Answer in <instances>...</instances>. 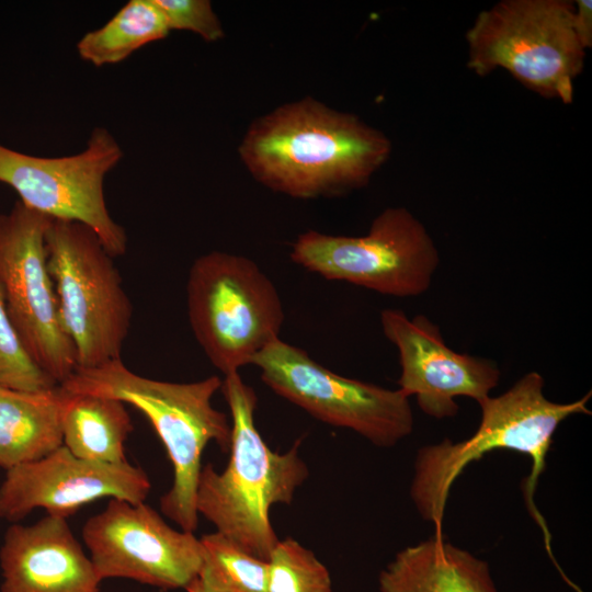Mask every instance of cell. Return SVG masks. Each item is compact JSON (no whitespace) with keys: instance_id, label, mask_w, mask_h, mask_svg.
<instances>
[{"instance_id":"cell-3","label":"cell","mask_w":592,"mask_h":592,"mask_svg":"<svg viewBox=\"0 0 592 592\" xmlns=\"http://www.w3.org/2000/svg\"><path fill=\"white\" fill-rule=\"evenodd\" d=\"M220 390L231 417L230 458L218 473L202 466L195 506L198 516L213 523L251 555L269 560L280 540L270 521L277 503L289 504L308 477L298 454L299 441L285 453L272 451L254 422L258 398L239 372L224 375Z\"/></svg>"},{"instance_id":"cell-22","label":"cell","mask_w":592,"mask_h":592,"mask_svg":"<svg viewBox=\"0 0 592 592\" xmlns=\"http://www.w3.org/2000/svg\"><path fill=\"white\" fill-rule=\"evenodd\" d=\"M58 384L31 357L21 341L0 293V388L45 391Z\"/></svg>"},{"instance_id":"cell-8","label":"cell","mask_w":592,"mask_h":592,"mask_svg":"<svg viewBox=\"0 0 592 592\" xmlns=\"http://www.w3.org/2000/svg\"><path fill=\"white\" fill-rule=\"evenodd\" d=\"M291 259L330 281L383 295L415 297L431 286L440 252L425 226L406 207H387L360 237L308 230L293 243Z\"/></svg>"},{"instance_id":"cell-18","label":"cell","mask_w":592,"mask_h":592,"mask_svg":"<svg viewBox=\"0 0 592 592\" xmlns=\"http://www.w3.org/2000/svg\"><path fill=\"white\" fill-rule=\"evenodd\" d=\"M61 430L62 445L76 457L111 464L127 460L124 444L133 424L121 400L68 394Z\"/></svg>"},{"instance_id":"cell-19","label":"cell","mask_w":592,"mask_h":592,"mask_svg":"<svg viewBox=\"0 0 592 592\" xmlns=\"http://www.w3.org/2000/svg\"><path fill=\"white\" fill-rule=\"evenodd\" d=\"M170 30L155 0H130L104 25L77 43L80 58L95 67L118 64L143 46L163 39Z\"/></svg>"},{"instance_id":"cell-10","label":"cell","mask_w":592,"mask_h":592,"mask_svg":"<svg viewBox=\"0 0 592 592\" xmlns=\"http://www.w3.org/2000/svg\"><path fill=\"white\" fill-rule=\"evenodd\" d=\"M52 221L20 201L0 214V293L29 354L61 385L78 363L48 270L46 232Z\"/></svg>"},{"instance_id":"cell-4","label":"cell","mask_w":592,"mask_h":592,"mask_svg":"<svg viewBox=\"0 0 592 592\" xmlns=\"http://www.w3.org/2000/svg\"><path fill=\"white\" fill-rule=\"evenodd\" d=\"M223 379L216 375L192 383L140 376L115 360L93 368H78L59 385L70 395H95L128 403L143 412L166 447L173 468L172 486L160 499L162 513L182 531L198 524L196 488L202 454L209 442L229 449L231 423L212 405Z\"/></svg>"},{"instance_id":"cell-5","label":"cell","mask_w":592,"mask_h":592,"mask_svg":"<svg viewBox=\"0 0 592 592\" xmlns=\"http://www.w3.org/2000/svg\"><path fill=\"white\" fill-rule=\"evenodd\" d=\"M573 9L566 0H502L482 10L466 33L468 68L480 77L502 68L540 96L570 104L585 57Z\"/></svg>"},{"instance_id":"cell-12","label":"cell","mask_w":592,"mask_h":592,"mask_svg":"<svg viewBox=\"0 0 592 592\" xmlns=\"http://www.w3.org/2000/svg\"><path fill=\"white\" fill-rule=\"evenodd\" d=\"M82 538L101 580L124 578L159 589H186L203 566L201 540L171 527L145 502L111 498L84 523Z\"/></svg>"},{"instance_id":"cell-1","label":"cell","mask_w":592,"mask_h":592,"mask_svg":"<svg viewBox=\"0 0 592 592\" xmlns=\"http://www.w3.org/2000/svg\"><path fill=\"white\" fill-rule=\"evenodd\" d=\"M390 152L384 133L312 98L257 118L239 146L242 163L258 182L303 200L366 185Z\"/></svg>"},{"instance_id":"cell-21","label":"cell","mask_w":592,"mask_h":592,"mask_svg":"<svg viewBox=\"0 0 592 592\" xmlns=\"http://www.w3.org/2000/svg\"><path fill=\"white\" fill-rule=\"evenodd\" d=\"M267 592H331V578L315 554L288 537L269 558Z\"/></svg>"},{"instance_id":"cell-15","label":"cell","mask_w":592,"mask_h":592,"mask_svg":"<svg viewBox=\"0 0 592 592\" xmlns=\"http://www.w3.org/2000/svg\"><path fill=\"white\" fill-rule=\"evenodd\" d=\"M0 563L2 592H100L102 580L62 517L11 525Z\"/></svg>"},{"instance_id":"cell-16","label":"cell","mask_w":592,"mask_h":592,"mask_svg":"<svg viewBox=\"0 0 592 592\" xmlns=\"http://www.w3.org/2000/svg\"><path fill=\"white\" fill-rule=\"evenodd\" d=\"M378 582L380 592H497L485 560L435 533L400 550Z\"/></svg>"},{"instance_id":"cell-13","label":"cell","mask_w":592,"mask_h":592,"mask_svg":"<svg viewBox=\"0 0 592 592\" xmlns=\"http://www.w3.org/2000/svg\"><path fill=\"white\" fill-rule=\"evenodd\" d=\"M380 325L386 339L398 350V389L408 398L414 396L426 415L453 418L459 410L457 397L478 403L498 386L501 372L496 362L455 352L426 316L409 318L400 309H384Z\"/></svg>"},{"instance_id":"cell-25","label":"cell","mask_w":592,"mask_h":592,"mask_svg":"<svg viewBox=\"0 0 592 592\" xmlns=\"http://www.w3.org/2000/svg\"><path fill=\"white\" fill-rule=\"evenodd\" d=\"M187 592H208L202 584L195 579L186 589Z\"/></svg>"},{"instance_id":"cell-7","label":"cell","mask_w":592,"mask_h":592,"mask_svg":"<svg viewBox=\"0 0 592 592\" xmlns=\"http://www.w3.org/2000/svg\"><path fill=\"white\" fill-rule=\"evenodd\" d=\"M48 270L78 368L121 358L132 303L113 258L83 224L53 219L46 232ZM77 368V369H78Z\"/></svg>"},{"instance_id":"cell-23","label":"cell","mask_w":592,"mask_h":592,"mask_svg":"<svg viewBox=\"0 0 592 592\" xmlns=\"http://www.w3.org/2000/svg\"><path fill=\"white\" fill-rule=\"evenodd\" d=\"M169 30L190 31L206 42L224 37L221 23L207 0H155Z\"/></svg>"},{"instance_id":"cell-17","label":"cell","mask_w":592,"mask_h":592,"mask_svg":"<svg viewBox=\"0 0 592 592\" xmlns=\"http://www.w3.org/2000/svg\"><path fill=\"white\" fill-rule=\"evenodd\" d=\"M68 394L0 388V466L38 460L62 446L61 419Z\"/></svg>"},{"instance_id":"cell-6","label":"cell","mask_w":592,"mask_h":592,"mask_svg":"<svg viewBox=\"0 0 592 592\" xmlns=\"http://www.w3.org/2000/svg\"><path fill=\"white\" fill-rule=\"evenodd\" d=\"M189 321L214 367L239 372L280 338L284 309L273 282L249 258L212 251L190 267Z\"/></svg>"},{"instance_id":"cell-20","label":"cell","mask_w":592,"mask_h":592,"mask_svg":"<svg viewBox=\"0 0 592 592\" xmlns=\"http://www.w3.org/2000/svg\"><path fill=\"white\" fill-rule=\"evenodd\" d=\"M203 566L197 578L208 592H267L269 561L215 532L200 538Z\"/></svg>"},{"instance_id":"cell-11","label":"cell","mask_w":592,"mask_h":592,"mask_svg":"<svg viewBox=\"0 0 592 592\" xmlns=\"http://www.w3.org/2000/svg\"><path fill=\"white\" fill-rule=\"evenodd\" d=\"M123 155L104 127H95L86 148L70 156L36 157L0 145V182L18 193L25 207L86 225L115 258L126 253L127 235L107 209L104 180Z\"/></svg>"},{"instance_id":"cell-14","label":"cell","mask_w":592,"mask_h":592,"mask_svg":"<svg viewBox=\"0 0 592 592\" xmlns=\"http://www.w3.org/2000/svg\"><path fill=\"white\" fill-rule=\"evenodd\" d=\"M151 488L147 474L127 460H87L64 445L49 455L7 470L0 486V519L16 522L37 508L66 519L101 498L145 502Z\"/></svg>"},{"instance_id":"cell-24","label":"cell","mask_w":592,"mask_h":592,"mask_svg":"<svg viewBox=\"0 0 592 592\" xmlns=\"http://www.w3.org/2000/svg\"><path fill=\"white\" fill-rule=\"evenodd\" d=\"M573 7L572 29L579 44L587 50L592 47V1L577 0Z\"/></svg>"},{"instance_id":"cell-2","label":"cell","mask_w":592,"mask_h":592,"mask_svg":"<svg viewBox=\"0 0 592 592\" xmlns=\"http://www.w3.org/2000/svg\"><path fill=\"white\" fill-rule=\"evenodd\" d=\"M544 386L543 376L530 372L500 396H488L478 402L481 418L473 435L460 442L444 439L419 448L410 497L421 517L434 525L435 534H442L449 490L463 470L488 452L510 449L532 459L524 487L525 500L550 553V535L533 497L558 426L572 415L591 414L588 403L592 394L561 403L549 400Z\"/></svg>"},{"instance_id":"cell-9","label":"cell","mask_w":592,"mask_h":592,"mask_svg":"<svg viewBox=\"0 0 592 592\" xmlns=\"http://www.w3.org/2000/svg\"><path fill=\"white\" fill-rule=\"evenodd\" d=\"M250 365L275 394L317 420L360 434L378 447H392L413 431L409 398L399 389L341 376L280 338Z\"/></svg>"}]
</instances>
